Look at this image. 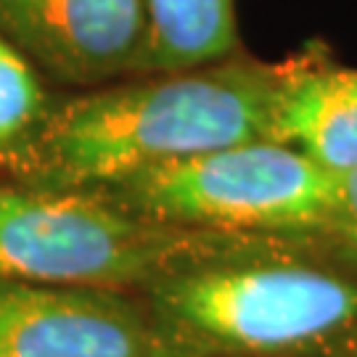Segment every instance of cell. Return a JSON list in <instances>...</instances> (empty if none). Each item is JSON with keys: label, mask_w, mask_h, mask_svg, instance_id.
<instances>
[{"label": "cell", "mask_w": 357, "mask_h": 357, "mask_svg": "<svg viewBox=\"0 0 357 357\" xmlns=\"http://www.w3.org/2000/svg\"><path fill=\"white\" fill-rule=\"evenodd\" d=\"M328 238L352 262H357V169L339 178V193H336V209H333Z\"/></svg>", "instance_id": "30bf717a"}, {"label": "cell", "mask_w": 357, "mask_h": 357, "mask_svg": "<svg viewBox=\"0 0 357 357\" xmlns=\"http://www.w3.org/2000/svg\"><path fill=\"white\" fill-rule=\"evenodd\" d=\"M185 357H349L357 262L326 236H228L141 294Z\"/></svg>", "instance_id": "6da1fadb"}, {"label": "cell", "mask_w": 357, "mask_h": 357, "mask_svg": "<svg viewBox=\"0 0 357 357\" xmlns=\"http://www.w3.org/2000/svg\"><path fill=\"white\" fill-rule=\"evenodd\" d=\"M0 357H185L141 296L0 281Z\"/></svg>", "instance_id": "5b68a950"}, {"label": "cell", "mask_w": 357, "mask_h": 357, "mask_svg": "<svg viewBox=\"0 0 357 357\" xmlns=\"http://www.w3.org/2000/svg\"><path fill=\"white\" fill-rule=\"evenodd\" d=\"M278 69L222 64L98 85L59 106L3 162L13 180L101 191L156 167L268 138Z\"/></svg>", "instance_id": "7a4b0ae2"}, {"label": "cell", "mask_w": 357, "mask_h": 357, "mask_svg": "<svg viewBox=\"0 0 357 357\" xmlns=\"http://www.w3.org/2000/svg\"><path fill=\"white\" fill-rule=\"evenodd\" d=\"M132 215L228 236H326L339 175L273 138L233 143L101 188Z\"/></svg>", "instance_id": "3957f363"}, {"label": "cell", "mask_w": 357, "mask_h": 357, "mask_svg": "<svg viewBox=\"0 0 357 357\" xmlns=\"http://www.w3.org/2000/svg\"><path fill=\"white\" fill-rule=\"evenodd\" d=\"M268 138L302 151L339 178L357 169V69H278Z\"/></svg>", "instance_id": "52a82bcc"}, {"label": "cell", "mask_w": 357, "mask_h": 357, "mask_svg": "<svg viewBox=\"0 0 357 357\" xmlns=\"http://www.w3.org/2000/svg\"><path fill=\"white\" fill-rule=\"evenodd\" d=\"M45 112L38 66L0 32V165L26 141Z\"/></svg>", "instance_id": "9c48e42d"}, {"label": "cell", "mask_w": 357, "mask_h": 357, "mask_svg": "<svg viewBox=\"0 0 357 357\" xmlns=\"http://www.w3.org/2000/svg\"><path fill=\"white\" fill-rule=\"evenodd\" d=\"M143 75L222 64L236 51V0H143Z\"/></svg>", "instance_id": "ba28073f"}, {"label": "cell", "mask_w": 357, "mask_h": 357, "mask_svg": "<svg viewBox=\"0 0 357 357\" xmlns=\"http://www.w3.org/2000/svg\"><path fill=\"white\" fill-rule=\"evenodd\" d=\"M349 357H357V344L352 347V352H349Z\"/></svg>", "instance_id": "8fae6325"}, {"label": "cell", "mask_w": 357, "mask_h": 357, "mask_svg": "<svg viewBox=\"0 0 357 357\" xmlns=\"http://www.w3.org/2000/svg\"><path fill=\"white\" fill-rule=\"evenodd\" d=\"M215 236L138 217L96 191L0 183V281L141 294Z\"/></svg>", "instance_id": "277c9868"}, {"label": "cell", "mask_w": 357, "mask_h": 357, "mask_svg": "<svg viewBox=\"0 0 357 357\" xmlns=\"http://www.w3.org/2000/svg\"><path fill=\"white\" fill-rule=\"evenodd\" d=\"M0 32L35 66L79 88L143 72V0H0Z\"/></svg>", "instance_id": "8992f818"}]
</instances>
